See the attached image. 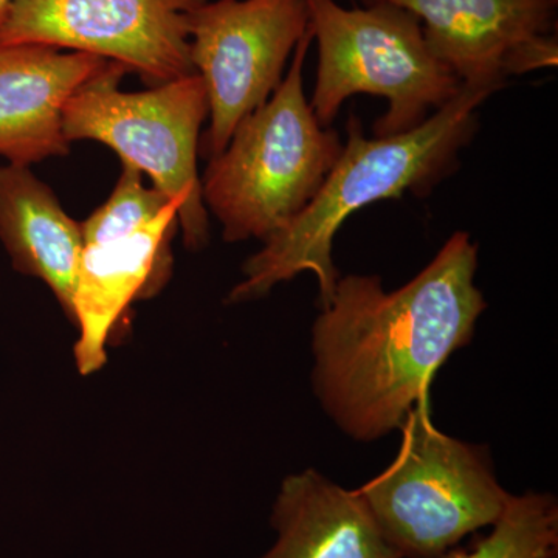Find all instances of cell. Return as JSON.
Returning a JSON list of instances; mask_svg holds the SVG:
<instances>
[{"label": "cell", "instance_id": "6da1fadb", "mask_svg": "<svg viewBox=\"0 0 558 558\" xmlns=\"http://www.w3.org/2000/svg\"><path fill=\"white\" fill-rule=\"evenodd\" d=\"M478 244L451 234L416 277L385 292L379 275H347L312 328V385L349 438L400 429L429 398L436 371L468 347L487 303L476 286Z\"/></svg>", "mask_w": 558, "mask_h": 558}, {"label": "cell", "instance_id": "7a4b0ae2", "mask_svg": "<svg viewBox=\"0 0 558 558\" xmlns=\"http://www.w3.org/2000/svg\"><path fill=\"white\" fill-rule=\"evenodd\" d=\"M492 94L464 86L424 123L388 137H365L362 121L351 113L347 143L322 189L295 219L245 260L244 281L234 286L227 303L263 299L275 286L311 271L318 282V307L325 310L340 279L332 248L341 226L376 202L400 199L405 193L425 197L453 174L459 153L478 130V109Z\"/></svg>", "mask_w": 558, "mask_h": 558}, {"label": "cell", "instance_id": "3957f363", "mask_svg": "<svg viewBox=\"0 0 558 558\" xmlns=\"http://www.w3.org/2000/svg\"><path fill=\"white\" fill-rule=\"evenodd\" d=\"M311 28L269 100L238 124L229 145L209 159L202 199L222 226L223 241L269 240L314 199L339 160V132L323 128L304 95Z\"/></svg>", "mask_w": 558, "mask_h": 558}, {"label": "cell", "instance_id": "277c9868", "mask_svg": "<svg viewBox=\"0 0 558 558\" xmlns=\"http://www.w3.org/2000/svg\"><path fill=\"white\" fill-rule=\"evenodd\" d=\"M310 28L318 49L310 102L323 128H332L352 95L369 94L388 101L374 137L402 134L464 87L429 51L417 17L391 3L347 9L339 0H310Z\"/></svg>", "mask_w": 558, "mask_h": 558}, {"label": "cell", "instance_id": "5b68a950", "mask_svg": "<svg viewBox=\"0 0 558 558\" xmlns=\"http://www.w3.org/2000/svg\"><path fill=\"white\" fill-rule=\"evenodd\" d=\"M399 432L398 457L357 490L400 557L442 558L465 535L495 524L510 494L486 449L435 427L429 398Z\"/></svg>", "mask_w": 558, "mask_h": 558}, {"label": "cell", "instance_id": "8992f818", "mask_svg": "<svg viewBox=\"0 0 558 558\" xmlns=\"http://www.w3.org/2000/svg\"><path fill=\"white\" fill-rule=\"evenodd\" d=\"M126 73L120 62L108 61L72 95L64 109L65 138L100 142L123 165L148 174L156 189L179 202L185 247L204 248L209 223L197 170L202 124L209 116L204 81L193 73L126 94L119 87Z\"/></svg>", "mask_w": 558, "mask_h": 558}, {"label": "cell", "instance_id": "52a82bcc", "mask_svg": "<svg viewBox=\"0 0 558 558\" xmlns=\"http://www.w3.org/2000/svg\"><path fill=\"white\" fill-rule=\"evenodd\" d=\"M307 28L310 0H205L189 11L190 58L209 102V159L277 90Z\"/></svg>", "mask_w": 558, "mask_h": 558}, {"label": "cell", "instance_id": "ba28073f", "mask_svg": "<svg viewBox=\"0 0 558 558\" xmlns=\"http://www.w3.org/2000/svg\"><path fill=\"white\" fill-rule=\"evenodd\" d=\"M205 0H13L0 46L40 44L123 64L159 86L196 70L189 11Z\"/></svg>", "mask_w": 558, "mask_h": 558}, {"label": "cell", "instance_id": "9c48e42d", "mask_svg": "<svg viewBox=\"0 0 558 558\" xmlns=\"http://www.w3.org/2000/svg\"><path fill=\"white\" fill-rule=\"evenodd\" d=\"M179 211V202L172 201L134 233L105 244L84 245L72 319L80 329L75 360L83 376L105 366L110 333L131 304L156 295L167 282L171 241L180 229Z\"/></svg>", "mask_w": 558, "mask_h": 558}, {"label": "cell", "instance_id": "30bf717a", "mask_svg": "<svg viewBox=\"0 0 558 558\" xmlns=\"http://www.w3.org/2000/svg\"><path fill=\"white\" fill-rule=\"evenodd\" d=\"M409 11L429 51L464 86L497 92L508 62L527 40L553 33L557 0H363Z\"/></svg>", "mask_w": 558, "mask_h": 558}, {"label": "cell", "instance_id": "8fae6325", "mask_svg": "<svg viewBox=\"0 0 558 558\" xmlns=\"http://www.w3.org/2000/svg\"><path fill=\"white\" fill-rule=\"evenodd\" d=\"M106 62L40 44L0 46V157L32 167L65 156V105Z\"/></svg>", "mask_w": 558, "mask_h": 558}, {"label": "cell", "instance_id": "7c38bea8", "mask_svg": "<svg viewBox=\"0 0 558 558\" xmlns=\"http://www.w3.org/2000/svg\"><path fill=\"white\" fill-rule=\"evenodd\" d=\"M270 524L277 542L259 558H402L360 492L314 469L282 481Z\"/></svg>", "mask_w": 558, "mask_h": 558}, {"label": "cell", "instance_id": "4fadbf2b", "mask_svg": "<svg viewBox=\"0 0 558 558\" xmlns=\"http://www.w3.org/2000/svg\"><path fill=\"white\" fill-rule=\"evenodd\" d=\"M0 242L14 270L46 282L72 322L83 231L31 167L0 165Z\"/></svg>", "mask_w": 558, "mask_h": 558}, {"label": "cell", "instance_id": "5bb4252c", "mask_svg": "<svg viewBox=\"0 0 558 558\" xmlns=\"http://www.w3.org/2000/svg\"><path fill=\"white\" fill-rule=\"evenodd\" d=\"M558 505L550 494L509 495L487 537L442 558H557Z\"/></svg>", "mask_w": 558, "mask_h": 558}, {"label": "cell", "instance_id": "9a60e30c", "mask_svg": "<svg viewBox=\"0 0 558 558\" xmlns=\"http://www.w3.org/2000/svg\"><path fill=\"white\" fill-rule=\"evenodd\" d=\"M171 202L156 186H145L137 168L123 165L109 199L81 223L84 245L105 244L128 236L157 218Z\"/></svg>", "mask_w": 558, "mask_h": 558}, {"label": "cell", "instance_id": "2e32d148", "mask_svg": "<svg viewBox=\"0 0 558 558\" xmlns=\"http://www.w3.org/2000/svg\"><path fill=\"white\" fill-rule=\"evenodd\" d=\"M558 54V44L556 33L539 35L537 38L527 40L512 54L506 69L508 78L524 73L534 72V70L545 68H556Z\"/></svg>", "mask_w": 558, "mask_h": 558}, {"label": "cell", "instance_id": "e0dca14e", "mask_svg": "<svg viewBox=\"0 0 558 558\" xmlns=\"http://www.w3.org/2000/svg\"><path fill=\"white\" fill-rule=\"evenodd\" d=\"M11 3H13V0H0V24H2L3 20H5Z\"/></svg>", "mask_w": 558, "mask_h": 558}]
</instances>
